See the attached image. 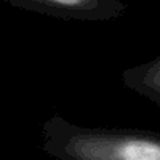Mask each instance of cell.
<instances>
[{
	"label": "cell",
	"mask_w": 160,
	"mask_h": 160,
	"mask_svg": "<svg viewBox=\"0 0 160 160\" xmlns=\"http://www.w3.org/2000/svg\"><path fill=\"white\" fill-rule=\"evenodd\" d=\"M5 2L25 11L78 22H107L118 19L126 13V5L121 0H5Z\"/></svg>",
	"instance_id": "2"
},
{
	"label": "cell",
	"mask_w": 160,
	"mask_h": 160,
	"mask_svg": "<svg viewBox=\"0 0 160 160\" xmlns=\"http://www.w3.org/2000/svg\"><path fill=\"white\" fill-rule=\"evenodd\" d=\"M121 78L129 90L160 105V53L146 63L122 71Z\"/></svg>",
	"instance_id": "3"
},
{
	"label": "cell",
	"mask_w": 160,
	"mask_h": 160,
	"mask_svg": "<svg viewBox=\"0 0 160 160\" xmlns=\"http://www.w3.org/2000/svg\"><path fill=\"white\" fill-rule=\"evenodd\" d=\"M42 151L61 160H160V133L83 127L60 115L42 122Z\"/></svg>",
	"instance_id": "1"
}]
</instances>
